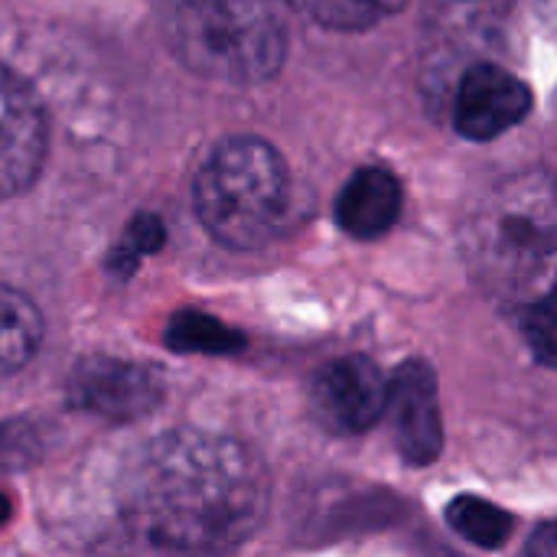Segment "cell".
Returning a JSON list of instances; mask_svg holds the SVG:
<instances>
[{"mask_svg": "<svg viewBox=\"0 0 557 557\" xmlns=\"http://www.w3.org/2000/svg\"><path fill=\"white\" fill-rule=\"evenodd\" d=\"M268 480L242 444L176 431L147 450L134 486L140 532L170 552L222 555L242 545L261 522Z\"/></svg>", "mask_w": 557, "mask_h": 557, "instance_id": "6da1fadb", "label": "cell"}, {"mask_svg": "<svg viewBox=\"0 0 557 557\" xmlns=\"http://www.w3.org/2000/svg\"><path fill=\"white\" fill-rule=\"evenodd\" d=\"M160 29L196 75L258 85L287 59V26L274 0H160Z\"/></svg>", "mask_w": 557, "mask_h": 557, "instance_id": "7a4b0ae2", "label": "cell"}, {"mask_svg": "<svg viewBox=\"0 0 557 557\" xmlns=\"http://www.w3.org/2000/svg\"><path fill=\"white\" fill-rule=\"evenodd\" d=\"M193 206L202 228L225 248H261L290 215V170L277 147L255 134L219 140L196 170Z\"/></svg>", "mask_w": 557, "mask_h": 557, "instance_id": "3957f363", "label": "cell"}, {"mask_svg": "<svg viewBox=\"0 0 557 557\" xmlns=\"http://www.w3.org/2000/svg\"><path fill=\"white\" fill-rule=\"evenodd\" d=\"M463 245L476 277L522 294L552 281L557 245L555 186L548 173H522L493 186L473 209Z\"/></svg>", "mask_w": 557, "mask_h": 557, "instance_id": "277c9868", "label": "cell"}, {"mask_svg": "<svg viewBox=\"0 0 557 557\" xmlns=\"http://www.w3.org/2000/svg\"><path fill=\"white\" fill-rule=\"evenodd\" d=\"M49 117L36 88L0 62V199L20 196L42 170Z\"/></svg>", "mask_w": 557, "mask_h": 557, "instance_id": "5b68a950", "label": "cell"}, {"mask_svg": "<svg viewBox=\"0 0 557 557\" xmlns=\"http://www.w3.org/2000/svg\"><path fill=\"white\" fill-rule=\"evenodd\" d=\"M69 398L75 408L108 421H137L150 414L163 398V382L153 366L88 356L69 379Z\"/></svg>", "mask_w": 557, "mask_h": 557, "instance_id": "8992f818", "label": "cell"}, {"mask_svg": "<svg viewBox=\"0 0 557 557\" xmlns=\"http://www.w3.org/2000/svg\"><path fill=\"white\" fill-rule=\"evenodd\" d=\"M388 379L369 356L330 362L310 392L313 418L333 434H362L385 418Z\"/></svg>", "mask_w": 557, "mask_h": 557, "instance_id": "52a82bcc", "label": "cell"}, {"mask_svg": "<svg viewBox=\"0 0 557 557\" xmlns=\"http://www.w3.org/2000/svg\"><path fill=\"white\" fill-rule=\"evenodd\" d=\"M385 414L392 418V434L398 454L411 467H428L444 450V421H441V395L437 375L428 362L411 359L398 366L388 382Z\"/></svg>", "mask_w": 557, "mask_h": 557, "instance_id": "ba28073f", "label": "cell"}, {"mask_svg": "<svg viewBox=\"0 0 557 557\" xmlns=\"http://www.w3.org/2000/svg\"><path fill=\"white\" fill-rule=\"evenodd\" d=\"M532 111V88L496 62L463 72L454 101V127L467 140H493Z\"/></svg>", "mask_w": 557, "mask_h": 557, "instance_id": "9c48e42d", "label": "cell"}, {"mask_svg": "<svg viewBox=\"0 0 557 557\" xmlns=\"http://www.w3.org/2000/svg\"><path fill=\"white\" fill-rule=\"evenodd\" d=\"M401 215V183L385 166H362L336 199V222L352 238H379Z\"/></svg>", "mask_w": 557, "mask_h": 557, "instance_id": "30bf717a", "label": "cell"}, {"mask_svg": "<svg viewBox=\"0 0 557 557\" xmlns=\"http://www.w3.org/2000/svg\"><path fill=\"white\" fill-rule=\"evenodd\" d=\"M42 343V317L36 304L0 284V375L23 369Z\"/></svg>", "mask_w": 557, "mask_h": 557, "instance_id": "8fae6325", "label": "cell"}, {"mask_svg": "<svg viewBox=\"0 0 557 557\" xmlns=\"http://www.w3.org/2000/svg\"><path fill=\"white\" fill-rule=\"evenodd\" d=\"M166 346L173 352H206V356H232L245 349V336L232 326H225L215 317L186 310L176 313L163 333Z\"/></svg>", "mask_w": 557, "mask_h": 557, "instance_id": "7c38bea8", "label": "cell"}, {"mask_svg": "<svg viewBox=\"0 0 557 557\" xmlns=\"http://www.w3.org/2000/svg\"><path fill=\"white\" fill-rule=\"evenodd\" d=\"M447 522L450 529L467 539L476 548L496 552L509 542L512 535V516H506L499 506L480 499V496H460L447 506Z\"/></svg>", "mask_w": 557, "mask_h": 557, "instance_id": "4fadbf2b", "label": "cell"}, {"mask_svg": "<svg viewBox=\"0 0 557 557\" xmlns=\"http://www.w3.org/2000/svg\"><path fill=\"white\" fill-rule=\"evenodd\" d=\"M408 0H297V7L326 29H369L392 13H398Z\"/></svg>", "mask_w": 557, "mask_h": 557, "instance_id": "5bb4252c", "label": "cell"}, {"mask_svg": "<svg viewBox=\"0 0 557 557\" xmlns=\"http://www.w3.org/2000/svg\"><path fill=\"white\" fill-rule=\"evenodd\" d=\"M163 238H166V232H163V225H160L157 215H137L131 222L124 242L111 251V268L117 274H131L144 255H153L163 245Z\"/></svg>", "mask_w": 557, "mask_h": 557, "instance_id": "9a60e30c", "label": "cell"}, {"mask_svg": "<svg viewBox=\"0 0 557 557\" xmlns=\"http://www.w3.org/2000/svg\"><path fill=\"white\" fill-rule=\"evenodd\" d=\"M555 297L552 294H542L532 307L522 310V333L532 346V352L539 356L542 366L555 369L557 362V339H555Z\"/></svg>", "mask_w": 557, "mask_h": 557, "instance_id": "2e32d148", "label": "cell"}, {"mask_svg": "<svg viewBox=\"0 0 557 557\" xmlns=\"http://www.w3.org/2000/svg\"><path fill=\"white\" fill-rule=\"evenodd\" d=\"M529 557H557V532L555 525H542L532 542H529Z\"/></svg>", "mask_w": 557, "mask_h": 557, "instance_id": "e0dca14e", "label": "cell"}, {"mask_svg": "<svg viewBox=\"0 0 557 557\" xmlns=\"http://www.w3.org/2000/svg\"><path fill=\"white\" fill-rule=\"evenodd\" d=\"M7 519H10V499H7V496L0 493V525H3Z\"/></svg>", "mask_w": 557, "mask_h": 557, "instance_id": "ac0fdd59", "label": "cell"}]
</instances>
